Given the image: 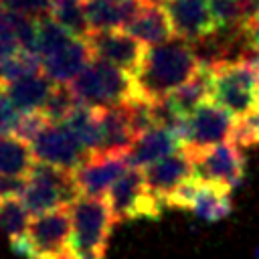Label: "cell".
<instances>
[{"mask_svg": "<svg viewBox=\"0 0 259 259\" xmlns=\"http://www.w3.org/2000/svg\"><path fill=\"white\" fill-rule=\"evenodd\" d=\"M200 71V61L192 45L180 36H172L160 45L146 49L140 69L134 73L138 95L150 101L164 99Z\"/></svg>", "mask_w": 259, "mask_h": 259, "instance_id": "1", "label": "cell"}, {"mask_svg": "<svg viewBox=\"0 0 259 259\" xmlns=\"http://www.w3.org/2000/svg\"><path fill=\"white\" fill-rule=\"evenodd\" d=\"M210 99L237 119L257 113L259 53L249 49L239 59H229L210 67Z\"/></svg>", "mask_w": 259, "mask_h": 259, "instance_id": "2", "label": "cell"}, {"mask_svg": "<svg viewBox=\"0 0 259 259\" xmlns=\"http://www.w3.org/2000/svg\"><path fill=\"white\" fill-rule=\"evenodd\" d=\"M36 55L45 75L55 83L69 85L73 77L93 59L85 38L63 28L53 16L38 18V40Z\"/></svg>", "mask_w": 259, "mask_h": 259, "instance_id": "3", "label": "cell"}, {"mask_svg": "<svg viewBox=\"0 0 259 259\" xmlns=\"http://www.w3.org/2000/svg\"><path fill=\"white\" fill-rule=\"evenodd\" d=\"M73 259H103L111 229V208L101 196H79L69 204Z\"/></svg>", "mask_w": 259, "mask_h": 259, "instance_id": "4", "label": "cell"}, {"mask_svg": "<svg viewBox=\"0 0 259 259\" xmlns=\"http://www.w3.org/2000/svg\"><path fill=\"white\" fill-rule=\"evenodd\" d=\"M75 97L87 105H121L138 95L134 75L101 59H91L69 83Z\"/></svg>", "mask_w": 259, "mask_h": 259, "instance_id": "5", "label": "cell"}, {"mask_svg": "<svg viewBox=\"0 0 259 259\" xmlns=\"http://www.w3.org/2000/svg\"><path fill=\"white\" fill-rule=\"evenodd\" d=\"M12 251L26 259H67L71 255L69 206L36 214L24 237L10 241Z\"/></svg>", "mask_w": 259, "mask_h": 259, "instance_id": "6", "label": "cell"}, {"mask_svg": "<svg viewBox=\"0 0 259 259\" xmlns=\"http://www.w3.org/2000/svg\"><path fill=\"white\" fill-rule=\"evenodd\" d=\"M81 196L75 182V174L65 168H57L45 162H36L26 178L22 202L32 217L69 206Z\"/></svg>", "mask_w": 259, "mask_h": 259, "instance_id": "7", "label": "cell"}, {"mask_svg": "<svg viewBox=\"0 0 259 259\" xmlns=\"http://www.w3.org/2000/svg\"><path fill=\"white\" fill-rule=\"evenodd\" d=\"M107 204L115 223L130 221H158L162 204L148 190L142 168L130 166L107 190Z\"/></svg>", "mask_w": 259, "mask_h": 259, "instance_id": "8", "label": "cell"}, {"mask_svg": "<svg viewBox=\"0 0 259 259\" xmlns=\"http://www.w3.org/2000/svg\"><path fill=\"white\" fill-rule=\"evenodd\" d=\"M237 117L223 109L212 99L202 101L188 117L182 134V148L188 154H198L233 140Z\"/></svg>", "mask_w": 259, "mask_h": 259, "instance_id": "9", "label": "cell"}, {"mask_svg": "<svg viewBox=\"0 0 259 259\" xmlns=\"http://www.w3.org/2000/svg\"><path fill=\"white\" fill-rule=\"evenodd\" d=\"M30 148L36 162H45L71 172L77 170L91 154L63 121H49L32 138Z\"/></svg>", "mask_w": 259, "mask_h": 259, "instance_id": "10", "label": "cell"}, {"mask_svg": "<svg viewBox=\"0 0 259 259\" xmlns=\"http://www.w3.org/2000/svg\"><path fill=\"white\" fill-rule=\"evenodd\" d=\"M190 158L194 176L202 182L221 184L233 192L245 178V156L241 152V146H237L233 140L204 152L190 154Z\"/></svg>", "mask_w": 259, "mask_h": 259, "instance_id": "11", "label": "cell"}, {"mask_svg": "<svg viewBox=\"0 0 259 259\" xmlns=\"http://www.w3.org/2000/svg\"><path fill=\"white\" fill-rule=\"evenodd\" d=\"M89 51L95 59L107 61L127 73H136L144 61L146 45L140 42L136 36H132L127 30L121 32V28L115 30H91L85 36Z\"/></svg>", "mask_w": 259, "mask_h": 259, "instance_id": "12", "label": "cell"}, {"mask_svg": "<svg viewBox=\"0 0 259 259\" xmlns=\"http://www.w3.org/2000/svg\"><path fill=\"white\" fill-rule=\"evenodd\" d=\"M127 168L125 154L93 152L77 170H73V174L81 196H103Z\"/></svg>", "mask_w": 259, "mask_h": 259, "instance_id": "13", "label": "cell"}, {"mask_svg": "<svg viewBox=\"0 0 259 259\" xmlns=\"http://www.w3.org/2000/svg\"><path fill=\"white\" fill-rule=\"evenodd\" d=\"M164 10L170 18L174 34L188 42H194L219 30V24L206 0H168L164 4Z\"/></svg>", "mask_w": 259, "mask_h": 259, "instance_id": "14", "label": "cell"}, {"mask_svg": "<svg viewBox=\"0 0 259 259\" xmlns=\"http://www.w3.org/2000/svg\"><path fill=\"white\" fill-rule=\"evenodd\" d=\"M144 172V180L148 190L158 198V202L164 206L166 196L184 180L194 176V166H192V158L190 154L182 148L146 168H142Z\"/></svg>", "mask_w": 259, "mask_h": 259, "instance_id": "15", "label": "cell"}, {"mask_svg": "<svg viewBox=\"0 0 259 259\" xmlns=\"http://www.w3.org/2000/svg\"><path fill=\"white\" fill-rule=\"evenodd\" d=\"M182 150V140L176 132L156 125L140 136H136L132 148L127 150L125 158L127 164L134 168H146L174 152Z\"/></svg>", "mask_w": 259, "mask_h": 259, "instance_id": "16", "label": "cell"}, {"mask_svg": "<svg viewBox=\"0 0 259 259\" xmlns=\"http://www.w3.org/2000/svg\"><path fill=\"white\" fill-rule=\"evenodd\" d=\"M146 6V0H85L91 30L125 28Z\"/></svg>", "mask_w": 259, "mask_h": 259, "instance_id": "17", "label": "cell"}, {"mask_svg": "<svg viewBox=\"0 0 259 259\" xmlns=\"http://www.w3.org/2000/svg\"><path fill=\"white\" fill-rule=\"evenodd\" d=\"M99 109L101 125V148L99 152L109 154H127L136 140V132L127 119L125 107L121 105H103Z\"/></svg>", "mask_w": 259, "mask_h": 259, "instance_id": "18", "label": "cell"}, {"mask_svg": "<svg viewBox=\"0 0 259 259\" xmlns=\"http://www.w3.org/2000/svg\"><path fill=\"white\" fill-rule=\"evenodd\" d=\"M10 101L14 103V107L24 113V111H40L42 105L47 103L53 87H55V81L45 75V71H38V73H30V75H24V77H18L14 81H8V83H2Z\"/></svg>", "mask_w": 259, "mask_h": 259, "instance_id": "19", "label": "cell"}, {"mask_svg": "<svg viewBox=\"0 0 259 259\" xmlns=\"http://www.w3.org/2000/svg\"><path fill=\"white\" fill-rule=\"evenodd\" d=\"M125 30L146 47L160 45L176 36L166 10L158 4H146L144 10L125 26Z\"/></svg>", "mask_w": 259, "mask_h": 259, "instance_id": "20", "label": "cell"}, {"mask_svg": "<svg viewBox=\"0 0 259 259\" xmlns=\"http://www.w3.org/2000/svg\"><path fill=\"white\" fill-rule=\"evenodd\" d=\"M190 210H192V214L196 219L206 221V223L223 221L233 210L231 190L221 186V184H212V182H202L200 180V188H198V194H196Z\"/></svg>", "mask_w": 259, "mask_h": 259, "instance_id": "21", "label": "cell"}, {"mask_svg": "<svg viewBox=\"0 0 259 259\" xmlns=\"http://www.w3.org/2000/svg\"><path fill=\"white\" fill-rule=\"evenodd\" d=\"M34 164L30 142L14 134L0 136V176H28Z\"/></svg>", "mask_w": 259, "mask_h": 259, "instance_id": "22", "label": "cell"}, {"mask_svg": "<svg viewBox=\"0 0 259 259\" xmlns=\"http://www.w3.org/2000/svg\"><path fill=\"white\" fill-rule=\"evenodd\" d=\"M166 99L176 113H180L182 117H188L202 101L210 99V69L200 67V71L190 81L180 85Z\"/></svg>", "mask_w": 259, "mask_h": 259, "instance_id": "23", "label": "cell"}, {"mask_svg": "<svg viewBox=\"0 0 259 259\" xmlns=\"http://www.w3.org/2000/svg\"><path fill=\"white\" fill-rule=\"evenodd\" d=\"M77 138L79 142L93 154L101 148V125H99V109L93 105H87L77 99V105L63 121Z\"/></svg>", "mask_w": 259, "mask_h": 259, "instance_id": "24", "label": "cell"}, {"mask_svg": "<svg viewBox=\"0 0 259 259\" xmlns=\"http://www.w3.org/2000/svg\"><path fill=\"white\" fill-rule=\"evenodd\" d=\"M51 16L69 32L85 38L91 32L87 12H85V0H55Z\"/></svg>", "mask_w": 259, "mask_h": 259, "instance_id": "25", "label": "cell"}, {"mask_svg": "<svg viewBox=\"0 0 259 259\" xmlns=\"http://www.w3.org/2000/svg\"><path fill=\"white\" fill-rule=\"evenodd\" d=\"M28 225H30V212L24 206L22 198L0 200V231L8 237V241L24 237Z\"/></svg>", "mask_w": 259, "mask_h": 259, "instance_id": "26", "label": "cell"}, {"mask_svg": "<svg viewBox=\"0 0 259 259\" xmlns=\"http://www.w3.org/2000/svg\"><path fill=\"white\" fill-rule=\"evenodd\" d=\"M38 71H42L40 57L26 49H20L18 53L10 57L0 59V83H8V81H14L18 77L38 73Z\"/></svg>", "mask_w": 259, "mask_h": 259, "instance_id": "27", "label": "cell"}, {"mask_svg": "<svg viewBox=\"0 0 259 259\" xmlns=\"http://www.w3.org/2000/svg\"><path fill=\"white\" fill-rule=\"evenodd\" d=\"M75 105H77V97L71 91V87L65 83H55V87H53V91H51V95H49V99L40 111L51 121H65Z\"/></svg>", "mask_w": 259, "mask_h": 259, "instance_id": "28", "label": "cell"}, {"mask_svg": "<svg viewBox=\"0 0 259 259\" xmlns=\"http://www.w3.org/2000/svg\"><path fill=\"white\" fill-rule=\"evenodd\" d=\"M210 12L223 30H241L245 28L241 0H206Z\"/></svg>", "mask_w": 259, "mask_h": 259, "instance_id": "29", "label": "cell"}, {"mask_svg": "<svg viewBox=\"0 0 259 259\" xmlns=\"http://www.w3.org/2000/svg\"><path fill=\"white\" fill-rule=\"evenodd\" d=\"M198 188H200V180L196 176L184 180L182 184H178L164 200V206L168 208H180V210H190L196 194H198Z\"/></svg>", "mask_w": 259, "mask_h": 259, "instance_id": "30", "label": "cell"}, {"mask_svg": "<svg viewBox=\"0 0 259 259\" xmlns=\"http://www.w3.org/2000/svg\"><path fill=\"white\" fill-rule=\"evenodd\" d=\"M4 10L8 12H18L30 18H45L51 16L53 10V2L55 0H0Z\"/></svg>", "mask_w": 259, "mask_h": 259, "instance_id": "31", "label": "cell"}, {"mask_svg": "<svg viewBox=\"0 0 259 259\" xmlns=\"http://www.w3.org/2000/svg\"><path fill=\"white\" fill-rule=\"evenodd\" d=\"M233 142L237 146H241V148L259 146V111L235 121Z\"/></svg>", "mask_w": 259, "mask_h": 259, "instance_id": "32", "label": "cell"}, {"mask_svg": "<svg viewBox=\"0 0 259 259\" xmlns=\"http://www.w3.org/2000/svg\"><path fill=\"white\" fill-rule=\"evenodd\" d=\"M51 119L42 113V111H24L20 113L18 117V123H16V130H14V136L26 140V142H32V138L49 123Z\"/></svg>", "mask_w": 259, "mask_h": 259, "instance_id": "33", "label": "cell"}, {"mask_svg": "<svg viewBox=\"0 0 259 259\" xmlns=\"http://www.w3.org/2000/svg\"><path fill=\"white\" fill-rule=\"evenodd\" d=\"M18 117H20V111L14 107V103L10 101L4 85L0 83V136L14 134Z\"/></svg>", "mask_w": 259, "mask_h": 259, "instance_id": "34", "label": "cell"}, {"mask_svg": "<svg viewBox=\"0 0 259 259\" xmlns=\"http://www.w3.org/2000/svg\"><path fill=\"white\" fill-rule=\"evenodd\" d=\"M20 49L22 47H20L18 38L14 36L12 28H10L8 20H6V10H4V14L0 16V59H6L10 55L18 53Z\"/></svg>", "mask_w": 259, "mask_h": 259, "instance_id": "35", "label": "cell"}, {"mask_svg": "<svg viewBox=\"0 0 259 259\" xmlns=\"http://www.w3.org/2000/svg\"><path fill=\"white\" fill-rule=\"evenodd\" d=\"M28 176H0V200L22 198Z\"/></svg>", "mask_w": 259, "mask_h": 259, "instance_id": "36", "label": "cell"}, {"mask_svg": "<svg viewBox=\"0 0 259 259\" xmlns=\"http://www.w3.org/2000/svg\"><path fill=\"white\" fill-rule=\"evenodd\" d=\"M245 34H247V40H249L251 49L259 53V18L245 26Z\"/></svg>", "mask_w": 259, "mask_h": 259, "instance_id": "37", "label": "cell"}, {"mask_svg": "<svg viewBox=\"0 0 259 259\" xmlns=\"http://www.w3.org/2000/svg\"><path fill=\"white\" fill-rule=\"evenodd\" d=\"M168 0H146V4H158V6H162V4H166Z\"/></svg>", "mask_w": 259, "mask_h": 259, "instance_id": "38", "label": "cell"}, {"mask_svg": "<svg viewBox=\"0 0 259 259\" xmlns=\"http://www.w3.org/2000/svg\"><path fill=\"white\" fill-rule=\"evenodd\" d=\"M4 14V6H2V2H0V16Z\"/></svg>", "mask_w": 259, "mask_h": 259, "instance_id": "39", "label": "cell"}]
</instances>
